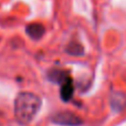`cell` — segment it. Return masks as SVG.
Wrapping results in <instances>:
<instances>
[{
    "label": "cell",
    "instance_id": "cell-4",
    "mask_svg": "<svg viewBox=\"0 0 126 126\" xmlns=\"http://www.w3.org/2000/svg\"><path fill=\"white\" fill-rule=\"evenodd\" d=\"M26 32L31 39L39 40L44 34V27L41 23H30L27 26Z\"/></svg>",
    "mask_w": 126,
    "mask_h": 126
},
{
    "label": "cell",
    "instance_id": "cell-7",
    "mask_svg": "<svg viewBox=\"0 0 126 126\" xmlns=\"http://www.w3.org/2000/svg\"><path fill=\"white\" fill-rule=\"evenodd\" d=\"M66 52L71 55H82L83 54V47L78 42H71L66 47Z\"/></svg>",
    "mask_w": 126,
    "mask_h": 126
},
{
    "label": "cell",
    "instance_id": "cell-2",
    "mask_svg": "<svg viewBox=\"0 0 126 126\" xmlns=\"http://www.w3.org/2000/svg\"><path fill=\"white\" fill-rule=\"evenodd\" d=\"M51 122L63 126H79L82 124V120L72 112H59L51 117Z\"/></svg>",
    "mask_w": 126,
    "mask_h": 126
},
{
    "label": "cell",
    "instance_id": "cell-1",
    "mask_svg": "<svg viewBox=\"0 0 126 126\" xmlns=\"http://www.w3.org/2000/svg\"><path fill=\"white\" fill-rule=\"evenodd\" d=\"M41 98L30 92H21L15 100V116L20 124H29L41 109Z\"/></svg>",
    "mask_w": 126,
    "mask_h": 126
},
{
    "label": "cell",
    "instance_id": "cell-6",
    "mask_svg": "<svg viewBox=\"0 0 126 126\" xmlns=\"http://www.w3.org/2000/svg\"><path fill=\"white\" fill-rule=\"evenodd\" d=\"M126 104V97L121 93H114L111 96V106L114 111H121Z\"/></svg>",
    "mask_w": 126,
    "mask_h": 126
},
{
    "label": "cell",
    "instance_id": "cell-5",
    "mask_svg": "<svg viewBox=\"0 0 126 126\" xmlns=\"http://www.w3.org/2000/svg\"><path fill=\"white\" fill-rule=\"evenodd\" d=\"M73 93H74V85H73V82H72V79L70 78L63 84H61L60 95H61V98L64 102H69L73 97Z\"/></svg>",
    "mask_w": 126,
    "mask_h": 126
},
{
    "label": "cell",
    "instance_id": "cell-3",
    "mask_svg": "<svg viewBox=\"0 0 126 126\" xmlns=\"http://www.w3.org/2000/svg\"><path fill=\"white\" fill-rule=\"evenodd\" d=\"M48 79L49 81H51L52 83L61 85L65 81H67L70 79V75L67 72L63 71V70H59V69H52L48 72Z\"/></svg>",
    "mask_w": 126,
    "mask_h": 126
}]
</instances>
